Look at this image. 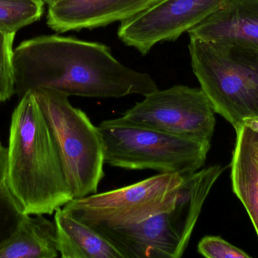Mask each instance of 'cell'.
<instances>
[{
  "label": "cell",
  "instance_id": "1",
  "mask_svg": "<svg viewBox=\"0 0 258 258\" xmlns=\"http://www.w3.org/2000/svg\"><path fill=\"white\" fill-rule=\"evenodd\" d=\"M16 94L51 89L68 96L122 98L157 90L147 73L121 63L105 44L73 36L44 35L14 51Z\"/></svg>",
  "mask_w": 258,
  "mask_h": 258
},
{
  "label": "cell",
  "instance_id": "2",
  "mask_svg": "<svg viewBox=\"0 0 258 258\" xmlns=\"http://www.w3.org/2000/svg\"><path fill=\"white\" fill-rule=\"evenodd\" d=\"M6 186L24 215H51L74 199L55 139L32 91L12 113Z\"/></svg>",
  "mask_w": 258,
  "mask_h": 258
},
{
  "label": "cell",
  "instance_id": "3",
  "mask_svg": "<svg viewBox=\"0 0 258 258\" xmlns=\"http://www.w3.org/2000/svg\"><path fill=\"white\" fill-rule=\"evenodd\" d=\"M223 171L221 165H213L185 175L174 203L142 222L113 228L93 227L125 258L181 257L205 201Z\"/></svg>",
  "mask_w": 258,
  "mask_h": 258
},
{
  "label": "cell",
  "instance_id": "4",
  "mask_svg": "<svg viewBox=\"0 0 258 258\" xmlns=\"http://www.w3.org/2000/svg\"><path fill=\"white\" fill-rule=\"evenodd\" d=\"M189 39L192 71L215 113L234 129L258 118V50Z\"/></svg>",
  "mask_w": 258,
  "mask_h": 258
},
{
  "label": "cell",
  "instance_id": "5",
  "mask_svg": "<svg viewBox=\"0 0 258 258\" xmlns=\"http://www.w3.org/2000/svg\"><path fill=\"white\" fill-rule=\"evenodd\" d=\"M98 127L105 164L131 171L188 175L204 166L211 147V142L131 124L121 118L103 121Z\"/></svg>",
  "mask_w": 258,
  "mask_h": 258
},
{
  "label": "cell",
  "instance_id": "6",
  "mask_svg": "<svg viewBox=\"0 0 258 258\" xmlns=\"http://www.w3.org/2000/svg\"><path fill=\"white\" fill-rule=\"evenodd\" d=\"M34 93L55 139L67 183L74 198L98 192L105 176L104 144L98 126L69 96L51 89Z\"/></svg>",
  "mask_w": 258,
  "mask_h": 258
},
{
  "label": "cell",
  "instance_id": "7",
  "mask_svg": "<svg viewBox=\"0 0 258 258\" xmlns=\"http://www.w3.org/2000/svg\"><path fill=\"white\" fill-rule=\"evenodd\" d=\"M184 176L158 174L138 183L74 199L63 211L92 227H119L142 222L174 203Z\"/></svg>",
  "mask_w": 258,
  "mask_h": 258
},
{
  "label": "cell",
  "instance_id": "8",
  "mask_svg": "<svg viewBox=\"0 0 258 258\" xmlns=\"http://www.w3.org/2000/svg\"><path fill=\"white\" fill-rule=\"evenodd\" d=\"M215 115L201 88L176 85L144 95L120 118L131 124L211 142L216 124Z\"/></svg>",
  "mask_w": 258,
  "mask_h": 258
},
{
  "label": "cell",
  "instance_id": "9",
  "mask_svg": "<svg viewBox=\"0 0 258 258\" xmlns=\"http://www.w3.org/2000/svg\"><path fill=\"white\" fill-rule=\"evenodd\" d=\"M230 1L159 0L121 22L118 36L124 44L145 56L156 44L178 39Z\"/></svg>",
  "mask_w": 258,
  "mask_h": 258
},
{
  "label": "cell",
  "instance_id": "10",
  "mask_svg": "<svg viewBox=\"0 0 258 258\" xmlns=\"http://www.w3.org/2000/svg\"><path fill=\"white\" fill-rule=\"evenodd\" d=\"M159 0H60L48 8L47 24L57 33L98 28L126 21Z\"/></svg>",
  "mask_w": 258,
  "mask_h": 258
},
{
  "label": "cell",
  "instance_id": "11",
  "mask_svg": "<svg viewBox=\"0 0 258 258\" xmlns=\"http://www.w3.org/2000/svg\"><path fill=\"white\" fill-rule=\"evenodd\" d=\"M188 33L189 39L258 50V0H231Z\"/></svg>",
  "mask_w": 258,
  "mask_h": 258
},
{
  "label": "cell",
  "instance_id": "12",
  "mask_svg": "<svg viewBox=\"0 0 258 258\" xmlns=\"http://www.w3.org/2000/svg\"><path fill=\"white\" fill-rule=\"evenodd\" d=\"M235 130L232 187L248 212L258 236V131L245 121Z\"/></svg>",
  "mask_w": 258,
  "mask_h": 258
},
{
  "label": "cell",
  "instance_id": "13",
  "mask_svg": "<svg viewBox=\"0 0 258 258\" xmlns=\"http://www.w3.org/2000/svg\"><path fill=\"white\" fill-rule=\"evenodd\" d=\"M57 250L62 258H125L95 227L59 208L54 212Z\"/></svg>",
  "mask_w": 258,
  "mask_h": 258
},
{
  "label": "cell",
  "instance_id": "14",
  "mask_svg": "<svg viewBox=\"0 0 258 258\" xmlns=\"http://www.w3.org/2000/svg\"><path fill=\"white\" fill-rule=\"evenodd\" d=\"M54 222L44 215H24L15 231L0 245V258H55Z\"/></svg>",
  "mask_w": 258,
  "mask_h": 258
},
{
  "label": "cell",
  "instance_id": "15",
  "mask_svg": "<svg viewBox=\"0 0 258 258\" xmlns=\"http://www.w3.org/2000/svg\"><path fill=\"white\" fill-rule=\"evenodd\" d=\"M42 0H0V30L16 33L40 19L44 12Z\"/></svg>",
  "mask_w": 258,
  "mask_h": 258
},
{
  "label": "cell",
  "instance_id": "16",
  "mask_svg": "<svg viewBox=\"0 0 258 258\" xmlns=\"http://www.w3.org/2000/svg\"><path fill=\"white\" fill-rule=\"evenodd\" d=\"M15 33L0 30V102L16 94L14 68V39Z\"/></svg>",
  "mask_w": 258,
  "mask_h": 258
},
{
  "label": "cell",
  "instance_id": "17",
  "mask_svg": "<svg viewBox=\"0 0 258 258\" xmlns=\"http://www.w3.org/2000/svg\"><path fill=\"white\" fill-rule=\"evenodd\" d=\"M24 215L6 184L0 186V245L15 231Z\"/></svg>",
  "mask_w": 258,
  "mask_h": 258
},
{
  "label": "cell",
  "instance_id": "18",
  "mask_svg": "<svg viewBox=\"0 0 258 258\" xmlns=\"http://www.w3.org/2000/svg\"><path fill=\"white\" fill-rule=\"evenodd\" d=\"M198 252L207 258H251L219 236H206L202 239L198 245Z\"/></svg>",
  "mask_w": 258,
  "mask_h": 258
},
{
  "label": "cell",
  "instance_id": "19",
  "mask_svg": "<svg viewBox=\"0 0 258 258\" xmlns=\"http://www.w3.org/2000/svg\"><path fill=\"white\" fill-rule=\"evenodd\" d=\"M8 168V148L3 145L0 139V186L6 184Z\"/></svg>",
  "mask_w": 258,
  "mask_h": 258
},
{
  "label": "cell",
  "instance_id": "20",
  "mask_svg": "<svg viewBox=\"0 0 258 258\" xmlns=\"http://www.w3.org/2000/svg\"><path fill=\"white\" fill-rule=\"evenodd\" d=\"M245 122L248 123L250 125L252 126L256 130L258 131V118H251V119L246 120Z\"/></svg>",
  "mask_w": 258,
  "mask_h": 258
},
{
  "label": "cell",
  "instance_id": "21",
  "mask_svg": "<svg viewBox=\"0 0 258 258\" xmlns=\"http://www.w3.org/2000/svg\"><path fill=\"white\" fill-rule=\"evenodd\" d=\"M45 3V4L48 5V6H51V5L54 4V3H57V2L60 1V0H42Z\"/></svg>",
  "mask_w": 258,
  "mask_h": 258
}]
</instances>
